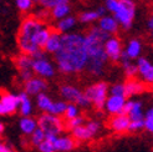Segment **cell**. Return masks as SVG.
Wrapping results in <instances>:
<instances>
[{
  "mask_svg": "<svg viewBox=\"0 0 153 152\" xmlns=\"http://www.w3.org/2000/svg\"><path fill=\"white\" fill-rule=\"evenodd\" d=\"M56 70L66 75L80 74L86 70L87 51L85 34L68 33L61 36V46L53 55Z\"/></svg>",
  "mask_w": 153,
  "mask_h": 152,
  "instance_id": "1",
  "label": "cell"
},
{
  "mask_svg": "<svg viewBox=\"0 0 153 152\" xmlns=\"http://www.w3.org/2000/svg\"><path fill=\"white\" fill-rule=\"evenodd\" d=\"M51 29L37 16H26L18 31V48L21 54L33 56L44 49Z\"/></svg>",
  "mask_w": 153,
  "mask_h": 152,
  "instance_id": "2",
  "label": "cell"
},
{
  "mask_svg": "<svg viewBox=\"0 0 153 152\" xmlns=\"http://www.w3.org/2000/svg\"><path fill=\"white\" fill-rule=\"evenodd\" d=\"M108 39V35L101 31L97 26L90 29L85 34V46L87 51V66L86 70L92 76H102L108 59L105 54V41Z\"/></svg>",
  "mask_w": 153,
  "mask_h": 152,
  "instance_id": "3",
  "label": "cell"
},
{
  "mask_svg": "<svg viewBox=\"0 0 153 152\" xmlns=\"http://www.w3.org/2000/svg\"><path fill=\"white\" fill-rule=\"evenodd\" d=\"M136 10L137 6L134 0H118V5L112 14V16L116 19L120 26H122L125 30H128L133 25Z\"/></svg>",
  "mask_w": 153,
  "mask_h": 152,
  "instance_id": "4",
  "label": "cell"
},
{
  "mask_svg": "<svg viewBox=\"0 0 153 152\" xmlns=\"http://www.w3.org/2000/svg\"><path fill=\"white\" fill-rule=\"evenodd\" d=\"M33 57V72L44 80L52 79L56 75V66L51 60L46 56V54L41 50L39 52H36Z\"/></svg>",
  "mask_w": 153,
  "mask_h": 152,
  "instance_id": "5",
  "label": "cell"
},
{
  "mask_svg": "<svg viewBox=\"0 0 153 152\" xmlns=\"http://www.w3.org/2000/svg\"><path fill=\"white\" fill-rule=\"evenodd\" d=\"M83 94L91 105H94L97 110H102L107 97H108V85L105 81H97L86 87Z\"/></svg>",
  "mask_w": 153,
  "mask_h": 152,
  "instance_id": "6",
  "label": "cell"
},
{
  "mask_svg": "<svg viewBox=\"0 0 153 152\" xmlns=\"http://www.w3.org/2000/svg\"><path fill=\"white\" fill-rule=\"evenodd\" d=\"M36 121L37 127L45 133V136H60L65 130L64 120L59 116H53L50 113H42Z\"/></svg>",
  "mask_w": 153,
  "mask_h": 152,
  "instance_id": "7",
  "label": "cell"
},
{
  "mask_svg": "<svg viewBox=\"0 0 153 152\" xmlns=\"http://www.w3.org/2000/svg\"><path fill=\"white\" fill-rule=\"evenodd\" d=\"M60 95L62 97V101H65L66 104H75L79 107H88L91 105L83 91H81L75 85H70V83L62 85L60 87Z\"/></svg>",
  "mask_w": 153,
  "mask_h": 152,
  "instance_id": "8",
  "label": "cell"
},
{
  "mask_svg": "<svg viewBox=\"0 0 153 152\" xmlns=\"http://www.w3.org/2000/svg\"><path fill=\"white\" fill-rule=\"evenodd\" d=\"M101 131V122L97 120H90L82 126L72 130V139L75 141H88Z\"/></svg>",
  "mask_w": 153,
  "mask_h": 152,
  "instance_id": "9",
  "label": "cell"
},
{
  "mask_svg": "<svg viewBox=\"0 0 153 152\" xmlns=\"http://www.w3.org/2000/svg\"><path fill=\"white\" fill-rule=\"evenodd\" d=\"M15 65L19 71V76L22 81H27L34 76L33 72V57L26 54H20L15 59Z\"/></svg>",
  "mask_w": 153,
  "mask_h": 152,
  "instance_id": "10",
  "label": "cell"
},
{
  "mask_svg": "<svg viewBox=\"0 0 153 152\" xmlns=\"http://www.w3.org/2000/svg\"><path fill=\"white\" fill-rule=\"evenodd\" d=\"M137 75L140 76V81L147 85H153V63H151L147 57L141 56L137 59Z\"/></svg>",
  "mask_w": 153,
  "mask_h": 152,
  "instance_id": "11",
  "label": "cell"
},
{
  "mask_svg": "<svg viewBox=\"0 0 153 152\" xmlns=\"http://www.w3.org/2000/svg\"><path fill=\"white\" fill-rule=\"evenodd\" d=\"M105 54L107 59L111 61L117 63L123 52V48H122V42L117 36H108V39L105 41Z\"/></svg>",
  "mask_w": 153,
  "mask_h": 152,
  "instance_id": "12",
  "label": "cell"
},
{
  "mask_svg": "<svg viewBox=\"0 0 153 152\" xmlns=\"http://www.w3.org/2000/svg\"><path fill=\"white\" fill-rule=\"evenodd\" d=\"M48 90V81L37 76H33L30 80L24 82V92L29 96H37Z\"/></svg>",
  "mask_w": 153,
  "mask_h": 152,
  "instance_id": "13",
  "label": "cell"
},
{
  "mask_svg": "<svg viewBox=\"0 0 153 152\" xmlns=\"http://www.w3.org/2000/svg\"><path fill=\"white\" fill-rule=\"evenodd\" d=\"M126 97H121V96H111L108 95L107 100L105 102L103 109L105 111L111 116H116L123 113L125 110V105H126Z\"/></svg>",
  "mask_w": 153,
  "mask_h": 152,
  "instance_id": "14",
  "label": "cell"
},
{
  "mask_svg": "<svg viewBox=\"0 0 153 152\" xmlns=\"http://www.w3.org/2000/svg\"><path fill=\"white\" fill-rule=\"evenodd\" d=\"M123 113L128 116L129 121L143 120V117H144L143 104L138 100H128V101H126Z\"/></svg>",
  "mask_w": 153,
  "mask_h": 152,
  "instance_id": "15",
  "label": "cell"
},
{
  "mask_svg": "<svg viewBox=\"0 0 153 152\" xmlns=\"http://www.w3.org/2000/svg\"><path fill=\"white\" fill-rule=\"evenodd\" d=\"M0 105L3 107L4 116L13 115L19 109V97L18 95L11 94V92H4L0 96Z\"/></svg>",
  "mask_w": 153,
  "mask_h": 152,
  "instance_id": "16",
  "label": "cell"
},
{
  "mask_svg": "<svg viewBox=\"0 0 153 152\" xmlns=\"http://www.w3.org/2000/svg\"><path fill=\"white\" fill-rule=\"evenodd\" d=\"M97 28L100 29L101 31H103L105 34H107L108 36H113L114 34H117L120 25L112 15H103L102 18L98 19Z\"/></svg>",
  "mask_w": 153,
  "mask_h": 152,
  "instance_id": "17",
  "label": "cell"
},
{
  "mask_svg": "<svg viewBox=\"0 0 153 152\" xmlns=\"http://www.w3.org/2000/svg\"><path fill=\"white\" fill-rule=\"evenodd\" d=\"M129 118L127 115L125 113H121V115H116V116H112L110 122H108V126L110 128L116 132V133H125V132H128V128H129Z\"/></svg>",
  "mask_w": 153,
  "mask_h": 152,
  "instance_id": "18",
  "label": "cell"
},
{
  "mask_svg": "<svg viewBox=\"0 0 153 152\" xmlns=\"http://www.w3.org/2000/svg\"><path fill=\"white\" fill-rule=\"evenodd\" d=\"M142 51H143V44L140 39H131L127 45H126V48L123 49V55L129 59V60H137L138 57H141L142 55Z\"/></svg>",
  "mask_w": 153,
  "mask_h": 152,
  "instance_id": "19",
  "label": "cell"
},
{
  "mask_svg": "<svg viewBox=\"0 0 153 152\" xmlns=\"http://www.w3.org/2000/svg\"><path fill=\"white\" fill-rule=\"evenodd\" d=\"M53 145L56 152H71L76 147V141L72 139V136L61 135L56 137Z\"/></svg>",
  "mask_w": 153,
  "mask_h": 152,
  "instance_id": "20",
  "label": "cell"
},
{
  "mask_svg": "<svg viewBox=\"0 0 153 152\" xmlns=\"http://www.w3.org/2000/svg\"><path fill=\"white\" fill-rule=\"evenodd\" d=\"M19 97V112L21 117H27V116H31L33 115V111H34V104L31 101L29 95H26L24 91L20 94H18Z\"/></svg>",
  "mask_w": 153,
  "mask_h": 152,
  "instance_id": "21",
  "label": "cell"
},
{
  "mask_svg": "<svg viewBox=\"0 0 153 152\" xmlns=\"http://www.w3.org/2000/svg\"><path fill=\"white\" fill-rule=\"evenodd\" d=\"M61 36L62 35L60 33H57L56 30H51V34L49 36L46 44H45V46H44L45 54H52V55L56 54L61 46Z\"/></svg>",
  "mask_w": 153,
  "mask_h": 152,
  "instance_id": "22",
  "label": "cell"
},
{
  "mask_svg": "<svg viewBox=\"0 0 153 152\" xmlns=\"http://www.w3.org/2000/svg\"><path fill=\"white\" fill-rule=\"evenodd\" d=\"M103 15H106V9L103 6H100L96 10H87L81 13L79 15V21H81L82 24H92L95 21H98V19L102 18Z\"/></svg>",
  "mask_w": 153,
  "mask_h": 152,
  "instance_id": "23",
  "label": "cell"
},
{
  "mask_svg": "<svg viewBox=\"0 0 153 152\" xmlns=\"http://www.w3.org/2000/svg\"><path fill=\"white\" fill-rule=\"evenodd\" d=\"M76 24H77V19H76L74 15H68V16L56 21L55 30L57 33H60L61 35L68 34V33H72V29L76 28Z\"/></svg>",
  "mask_w": 153,
  "mask_h": 152,
  "instance_id": "24",
  "label": "cell"
},
{
  "mask_svg": "<svg viewBox=\"0 0 153 152\" xmlns=\"http://www.w3.org/2000/svg\"><path fill=\"white\" fill-rule=\"evenodd\" d=\"M146 91V85L136 79H129L128 81L125 82V92H126V97L127 96H137L141 95Z\"/></svg>",
  "mask_w": 153,
  "mask_h": 152,
  "instance_id": "25",
  "label": "cell"
},
{
  "mask_svg": "<svg viewBox=\"0 0 153 152\" xmlns=\"http://www.w3.org/2000/svg\"><path fill=\"white\" fill-rule=\"evenodd\" d=\"M19 128L21 133H24L25 136H30L37 128V121L33 116L21 117L19 120Z\"/></svg>",
  "mask_w": 153,
  "mask_h": 152,
  "instance_id": "26",
  "label": "cell"
},
{
  "mask_svg": "<svg viewBox=\"0 0 153 152\" xmlns=\"http://www.w3.org/2000/svg\"><path fill=\"white\" fill-rule=\"evenodd\" d=\"M68 15H71V5L68 3L60 4V5L52 7V9L50 10V16L56 21L68 16Z\"/></svg>",
  "mask_w": 153,
  "mask_h": 152,
  "instance_id": "27",
  "label": "cell"
},
{
  "mask_svg": "<svg viewBox=\"0 0 153 152\" xmlns=\"http://www.w3.org/2000/svg\"><path fill=\"white\" fill-rule=\"evenodd\" d=\"M120 63L122 65V69H123L125 75L128 77V80L129 79H134V76H137V66H136V64L132 61V60L127 59L123 55V52H122V56L120 59Z\"/></svg>",
  "mask_w": 153,
  "mask_h": 152,
  "instance_id": "28",
  "label": "cell"
},
{
  "mask_svg": "<svg viewBox=\"0 0 153 152\" xmlns=\"http://www.w3.org/2000/svg\"><path fill=\"white\" fill-rule=\"evenodd\" d=\"M52 102H53V100L46 92L39 94L36 96V106H37V109L42 111V113H48L49 112Z\"/></svg>",
  "mask_w": 153,
  "mask_h": 152,
  "instance_id": "29",
  "label": "cell"
},
{
  "mask_svg": "<svg viewBox=\"0 0 153 152\" xmlns=\"http://www.w3.org/2000/svg\"><path fill=\"white\" fill-rule=\"evenodd\" d=\"M57 136H45V140L37 146V150L39 152H56L55 151V142Z\"/></svg>",
  "mask_w": 153,
  "mask_h": 152,
  "instance_id": "30",
  "label": "cell"
},
{
  "mask_svg": "<svg viewBox=\"0 0 153 152\" xmlns=\"http://www.w3.org/2000/svg\"><path fill=\"white\" fill-rule=\"evenodd\" d=\"M66 106H67V104H66L65 101H62V100L53 101L48 113H50V115H53V116L61 117V116H64L65 110H66Z\"/></svg>",
  "mask_w": 153,
  "mask_h": 152,
  "instance_id": "31",
  "label": "cell"
},
{
  "mask_svg": "<svg viewBox=\"0 0 153 152\" xmlns=\"http://www.w3.org/2000/svg\"><path fill=\"white\" fill-rule=\"evenodd\" d=\"M64 116H65L66 121L72 120V118H75V117L80 116V107H79L77 105H75V104H67Z\"/></svg>",
  "mask_w": 153,
  "mask_h": 152,
  "instance_id": "32",
  "label": "cell"
},
{
  "mask_svg": "<svg viewBox=\"0 0 153 152\" xmlns=\"http://www.w3.org/2000/svg\"><path fill=\"white\" fill-rule=\"evenodd\" d=\"M108 95L111 96H121V97H126L125 92V83L122 82H116L112 86H108Z\"/></svg>",
  "mask_w": 153,
  "mask_h": 152,
  "instance_id": "33",
  "label": "cell"
},
{
  "mask_svg": "<svg viewBox=\"0 0 153 152\" xmlns=\"http://www.w3.org/2000/svg\"><path fill=\"white\" fill-rule=\"evenodd\" d=\"M39 5L42 7L44 10L50 11L52 7H55L60 4H64V3H68V0H36Z\"/></svg>",
  "mask_w": 153,
  "mask_h": 152,
  "instance_id": "34",
  "label": "cell"
},
{
  "mask_svg": "<svg viewBox=\"0 0 153 152\" xmlns=\"http://www.w3.org/2000/svg\"><path fill=\"white\" fill-rule=\"evenodd\" d=\"M30 137V145H33V146H35V147H37L40 145V143L45 140V133L40 130L39 127L36 128V130L29 136Z\"/></svg>",
  "mask_w": 153,
  "mask_h": 152,
  "instance_id": "35",
  "label": "cell"
},
{
  "mask_svg": "<svg viewBox=\"0 0 153 152\" xmlns=\"http://www.w3.org/2000/svg\"><path fill=\"white\" fill-rule=\"evenodd\" d=\"M143 121H144V130H147L149 133H153V106L144 112Z\"/></svg>",
  "mask_w": 153,
  "mask_h": 152,
  "instance_id": "36",
  "label": "cell"
},
{
  "mask_svg": "<svg viewBox=\"0 0 153 152\" xmlns=\"http://www.w3.org/2000/svg\"><path fill=\"white\" fill-rule=\"evenodd\" d=\"M35 0H15V5L21 13H27L33 9Z\"/></svg>",
  "mask_w": 153,
  "mask_h": 152,
  "instance_id": "37",
  "label": "cell"
},
{
  "mask_svg": "<svg viewBox=\"0 0 153 152\" xmlns=\"http://www.w3.org/2000/svg\"><path fill=\"white\" fill-rule=\"evenodd\" d=\"M83 124H85V118H83L81 115L77 116V117H75L72 120H68L66 121V124H65V128H68L70 131L75 130V128H77L80 126H82Z\"/></svg>",
  "mask_w": 153,
  "mask_h": 152,
  "instance_id": "38",
  "label": "cell"
},
{
  "mask_svg": "<svg viewBox=\"0 0 153 152\" xmlns=\"http://www.w3.org/2000/svg\"><path fill=\"white\" fill-rule=\"evenodd\" d=\"M144 128V121L143 120H136L129 122V132H141Z\"/></svg>",
  "mask_w": 153,
  "mask_h": 152,
  "instance_id": "39",
  "label": "cell"
},
{
  "mask_svg": "<svg viewBox=\"0 0 153 152\" xmlns=\"http://www.w3.org/2000/svg\"><path fill=\"white\" fill-rule=\"evenodd\" d=\"M118 5V0H105V9L106 11H108L111 14L114 13V10H116V7Z\"/></svg>",
  "mask_w": 153,
  "mask_h": 152,
  "instance_id": "40",
  "label": "cell"
},
{
  "mask_svg": "<svg viewBox=\"0 0 153 152\" xmlns=\"http://www.w3.org/2000/svg\"><path fill=\"white\" fill-rule=\"evenodd\" d=\"M9 148H11V146L9 145V143H5V142L0 141V152H7Z\"/></svg>",
  "mask_w": 153,
  "mask_h": 152,
  "instance_id": "41",
  "label": "cell"
},
{
  "mask_svg": "<svg viewBox=\"0 0 153 152\" xmlns=\"http://www.w3.org/2000/svg\"><path fill=\"white\" fill-rule=\"evenodd\" d=\"M147 26H148V30L151 31V30H153V14L149 16L148 19V22H147Z\"/></svg>",
  "mask_w": 153,
  "mask_h": 152,
  "instance_id": "42",
  "label": "cell"
},
{
  "mask_svg": "<svg viewBox=\"0 0 153 152\" xmlns=\"http://www.w3.org/2000/svg\"><path fill=\"white\" fill-rule=\"evenodd\" d=\"M4 130H5V126H4V124L1 122V121H0V136L4 133Z\"/></svg>",
  "mask_w": 153,
  "mask_h": 152,
  "instance_id": "43",
  "label": "cell"
},
{
  "mask_svg": "<svg viewBox=\"0 0 153 152\" xmlns=\"http://www.w3.org/2000/svg\"><path fill=\"white\" fill-rule=\"evenodd\" d=\"M7 152H16V151H15V150L11 147V148H9V151H7Z\"/></svg>",
  "mask_w": 153,
  "mask_h": 152,
  "instance_id": "44",
  "label": "cell"
},
{
  "mask_svg": "<svg viewBox=\"0 0 153 152\" xmlns=\"http://www.w3.org/2000/svg\"><path fill=\"white\" fill-rule=\"evenodd\" d=\"M1 6H3V1L0 0V10H1Z\"/></svg>",
  "mask_w": 153,
  "mask_h": 152,
  "instance_id": "45",
  "label": "cell"
}]
</instances>
